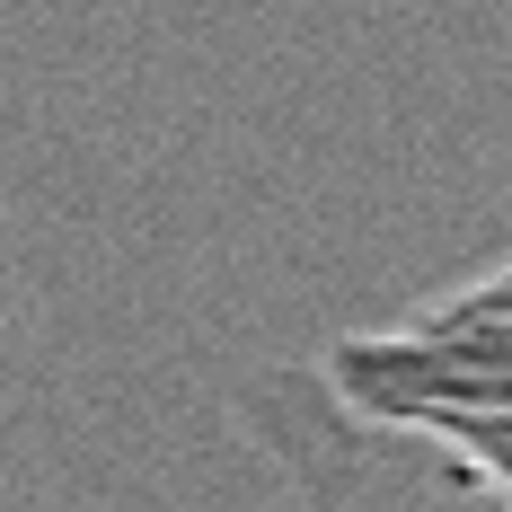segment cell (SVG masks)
Listing matches in <instances>:
<instances>
[{"label": "cell", "instance_id": "cell-1", "mask_svg": "<svg viewBox=\"0 0 512 512\" xmlns=\"http://www.w3.org/2000/svg\"><path fill=\"white\" fill-rule=\"evenodd\" d=\"M327 389L362 424H433V415H512V309L424 301L398 327H362L327 345Z\"/></svg>", "mask_w": 512, "mask_h": 512}, {"label": "cell", "instance_id": "cell-2", "mask_svg": "<svg viewBox=\"0 0 512 512\" xmlns=\"http://www.w3.org/2000/svg\"><path fill=\"white\" fill-rule=\"evenodd\" d=\"M415 442L451 451L477 486H495L512 504V415H433V424H415Z\"/></svg>", "mask_w": 512, "mask_h": 512}, {"label": "cell", "instance_id": "cell-3", "mask_svg": "<svg viewBox=\"0 0 512 512\" xmlns=\"http://www.w3.org/2000/svg\"><path fill=\"white\" fill-rule=\"evenodd\" d=\"M451 301H495V309H512V256H504V265H486V274H468V283H451Z\"/></svg>", "mask_w": 512, "mask_h": 512}]
</instances>
